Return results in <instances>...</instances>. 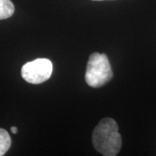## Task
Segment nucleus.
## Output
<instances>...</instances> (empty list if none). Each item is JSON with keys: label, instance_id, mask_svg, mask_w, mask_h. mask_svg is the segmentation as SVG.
Wrapping results in <instances>:
<instances>
[{"label": "nucleus", "instance_id": "nucleus-3", "mask_svg": "<svg viewBox=\"0 0 156 156\" xmlns=\"http://www.w3.org/2000/svg\"><path fill=\"white\" fill-rule=\"evenodd\" d=\"M53 72V64L47 58H37L22 67L21 75L24 81L31 84H40L49 80Z\"/></svg>", "mask_w": 156, "mask_h": 156}, {"label": "nucleus", "instance_id": "nucleus-5", "mask_svg": "<svg viewBox=\"0 0 156 156\" xmlns=\"http://www.w3.org/2000/svg\"><path fill=\"white\" fill-rule=\"evenodd\" d=\"M11 146V139L8 132L0 128V156L5 154Z\"/></svg>", "mask_w": 156, "mask_h": 156}, {"label": "nucleus", "instance_id": "nucleus-7", "mask_svg": "<svg viewBox=\"0 0 156 156\" xmlns=\"http://www.w3.org/2000/svg\"><path fill=\"white\" fill-rule=\"evenodd\" d=\"M93 1H103V0H93Z\"/></svg>", "mask_w": 156, "mask_h": 156}, {"label": "nucleus", "instance_id": "nucleus-6", "mask_svg": "<svg viewBox=\"0 0 156 156\" xmlns=\"http://www.w3.org/2000/svg\"><path fill=\"white\" fill-rule=\"evenodd\" d=\"M11 132H12V134H17V127H11Z\"/></svg>", "mask_w": 156, "mask_h": 156}, {"label": "nucleus", "instance_id": "nucleus-1", "mask_svg": "<svg viewBox=\"0 0 156 156\" xmlns=\"http://www.w3.org/2000/svg\"><path fill=\"white\" fill-rule=\"evenodd\" d=\"M117 122L112 118H103L92 134V142L95 149L104 156H115L122 145V136L118 132Z\"/></svg>", "mask_w": 156, "mask_h": 156}, {"label": "nucleus", "instance_id": "nucleus-2", "mask_svg": "<svg viewBox=\"0 0 156 156\" xmlns=\"http://www.w3.org/2000/svg\"><path fill=\"white\" fill-rule=\"evenodd\" d=\"M113 71L108 58L105 54L92 53L87 63L85 81L92 88H100L110 82Z\"/></svg>", "mask_w": 156, "mask_h": 156}, {"label": "nucleus", "instance_id": "nucleus-4", "mask_svg": "<svg viewBox=\"0 0 156 156\" xmlns=\"http://www.w3.org/2000/svg\"><path fill=\"white\" fill-rule=\"evenodd\" d=\"M15 11V7L11 0H0V20L11 17Z\"/></svg>", "mask_w": 156, "mask_h": 156}]
</instances>
